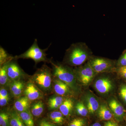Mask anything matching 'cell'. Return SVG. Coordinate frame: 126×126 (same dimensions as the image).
I'll return each mask as SVG.
<instances>
[{"instance_id": "6da1fadb", "label": "cell", "mask_w": 126, "mask_h": 126, "mask_svg": "<svg viewBox=\"0 0 126 126\" xmlns=\"http://www.w3.org/2000/svg\"><path fill=\"white\" fill-rule=\"evenodd\" d=\"M92 52L84 42L72 44L65 50L63 63L70 67H79L88 61Z\"/></svg>"}, {"instance_id": "7a4b0ae2", "label": "cell", "mask_w": 126, "mask_h": 126, "mask_svg": "<svg viewBox=\"0 0 126 126\" xmlns=\"http://www.w3.org/2000/svg\"><path fill=\"white\" fill-rule=\"evenodd\" d=\"M53 76L67 84L71 89L77 90V84L74 70L65 64L55 63L50 60Z\"/></svg>"}, {"instance_id": "3957f363", "label": "cell", "mask_w": 126, "mask_h": 126, "mask_svg": "<svg viewBox=\"0 0 126 126\" xmlns=\"http://www.w3.org/2000/svg\"><path fill=\"white\" fill-rule=\"evenodd\" d=\"M52 69L47 65L44 64L32 75V82L42 92H49L52 86Z\"/></svg>"}, {"instance_id": "277c9868", "label": "cell", "mask_w": 126, "mask_h": 126, "mask_svg": "<svg viewBox=\"0 0 126 126\" xmlns=\"http://www.w3.org/2000/svg\"><path fill=\"white\" fill-rule=\"evenodd\" d=\"M50 45L51 44L46 48L41 49L39 47L37 39H35L33 43L29 49L22 54L15 56L14 58L31 59L36 64L41 62L49 63L51 59L47 58L46 52Z\"/></svg>"}, {"instance_id": "5b68a950", "label": "cell", "mask_w": 126, "mask_h": 126, "mask_svg": "<svg viewBox=\"0 0 126 126\" xmlns=\"http://www.w3.org/2000/svg\"><path fill=\"white\" fill-rule=\"evenodd\" d=\"M88 62L96 74L111 71L115 69L116 63L109 59L94 56Z\"/></svg>"}, {"instance_id": "8992f818", "label": "cell", "mask_w": 126, "mask_h": 126, "mask_svg": "<svg viewBox=\"0 0 126 126\" xmlns=\"http://www.w3.org/2000/svg\"><path fill=\"white\" fill-rule=\"evenodd\" d=\"M76 78L83 85L90 83L96 74L88 62L74 69Z\"/></svg>"}, {"instance_id": "52a82bcc", "label": "cell", "mask_w": 126, "mask_h": 126, "mask_svg": "<svg viewBox=\"0 0 126 126\" xmlns=\"http://www.w3.org/2000/svg\"><path fill=\"white\" fill-rule=\"evenodd\" d=\"M16 59L7 63V71L9 79L13 81L18 80L24 76L25 73L17 63Z\"/></svg>"}, {"instance_id": "ba28073f", "label": "cell", "mask_w": 126, "mask_h": 126, "mask_svg": "<svg viewBox=\"0 0 126 126\" xmlns=\"http://www.w3.org/2000/svg\"><path fill=\"white\" fill-rule=\"evenodd\" d=\"M94 88L98 92L102 94H107L113 88L112 81L108 77H103L98 79L94 83Z\"/></svg>"}, {"instance_id": "9c48e42d", "label": "cell", "mask_w": 126, "mask_h": 126, "mask_svg": "<svg viewBox=\"0 0 126 126\" xmlns=\"http://www.w3.org/2000/svg\"><path fill=\"white\" fill-rule=\"evenodd\" d=\"M25 88L24 93L26 96L29 100L40 99L43 97V93L32 82L27 84Z\"/></svg>"}, {"instance_id": "30bf717a", "label": "cell", "mask_w": 126, "mask_h": 126, "mask_svg": "<svg viewBox=\"0 0 126 126\" xmlns=\"http://www.w3.org/2000/svg\"><path fill=\"white\" fill-rule=\"evenodd\" d=\"M53 84L54 89L57 94L65 96L70 94V87L67 84L59 79L56 78L54 79Z\"/></svg>"}, {"instance_id": "8fae6325", "label": "cell", "mask_w": 126, "mask_h": 126, "mask_svg": "<svg viewBox=\"0 0 126 126\" xmlns=\"http://www.w3.org/2000/svg\"><path fill=\"white\" fill-rule=\"evenodd\" d=\"M109 106L111 111L117 117L122 118L124 116L125 110L123 106L115 99L110 100Z\"/></svg>"}, {"instance_id": "7c38bea8", "label": "cell", "mask_w": 126, "mask_h": 126, "mask_svg": "<svg viewBox=\"0 0 126 126\" xmlns=\"http://www.w3.org/2000/svg\"><path fill=\"white\" fill-rule=\"evenodd\" d=\"M86 107L90 113H94L99 108L98 101L92 95H88L86 98Z\"/></svg>"}, {"instance_id": "4fadbf2b", "label": "cell", "mask_w": 126, "mask_h": 126, "mask_svg": "<svg viewBox=\"0 0 126 126\" xmlns=\"http://www.w3.org/2000/svg\"><path fill=\"white\" fill-rule=\"evenodd\" d=\"M29 101L26 96L21 97L15 102L14 107L16 110L20 112L26 111L29 106Z\"/></svg>"}, {"instance_id": "5bb4252c", "label": "cell", "mask_w": 126, "mask_h": 126, "mask_svg": "<svg viewBox=\"0 0 126 126\" xmlns=\"http://www.w3.org/2000/svg\"><path fill=\"white\" fill-rule=\"evenodd\" d=\"M24 84L22 81L19 80L14 81L10 86V90L14 96L18 97L20 96L24 90Z\"/></svg>"}, {"instance_id": "9a60e30c", "label": "cell", "mask_w": 126, "mask_h": 126, "mask_svg": "<svg viewBox=\"0 0 126 126\" xmlns=\"http://www.w3.org/2000/svg\"><path fill=\"white\" fill-rule=\"evenodd\" d=\"M73 104L72 99L70 98L65 99L60 107V111L64 116H68L73 110Z\"/></svg>"}, {"instance_id": "2e32d148", "label": "cell", "mask_w": 126, "mask_h": 126, "mask_svg": "<svg viewBox=\"0 0 126 126\" xmlns=\"http://www.w3.org/2000/svg\"><path fill=\"white\" fill-rule=\"evenodd\" d=\"M98 114L100 119L104 121H109L112 117V113L105 105H102L98 109Z\"/></svg>"}, {"instance_id": "e0dca14e", "label": "cell", "mask_w": 126, "mask_h": 126, "mask_svg": "<svg viewBox=\"0 0 126 126\" xmlns=\"http://www.w3.org/2000/svg\"><path fill=\"white\" fill-rule=\"evenodd\" d=\"M64 100L63 98L61 96L52 97L48 100V107L51 110L59 108Z\"/></svg>"}, {"instance_id": "ac0fdd59", "label": "cell", "mask_w": 126, "mask_h": 126, "mask_svg": "<svg viewBox=\"0 0 126 126\" xmlns=\"http://www.w3.org/2000/svg\"><path fill=\"white\" fill-rule=\"evenodd\" d=\"M44 109V104L41 101L34 103L32 106L31 112L32 114L35 117H39L43 113Z\"/></svg>"}, {"instance_id": "d6986e66", "label": "cell", "mask_w": 126, "mask_h": 126, "mask_svg": "<svg viewBox=\"0 0 126 126\" xmlns=\"http://www.w3.org/2000/svg\"><path fill=\"white\" fill-rule=\"evenodd\" d=\"M19 117L26 126H34V123L32 114L28 110L20 113Z\"/></svg>"}, {"instance_id": "ffe728a7", "label": "cell", "mask_w": 126, "mask_h": 126, "mask_svg": "<svg viewBox=\"0 0 126 126\" xmlns=\"http://www.w3.org/2000/svg\"><path fill=\"white\" fill-rule=\"evenodd\" d=\"M14 59V57L11 56L6 50L1 46L0 47V67L5 64L9 63Z\"/></svg>"}, {"instance_id": "44dd1931", "label": "cell", "mask_w": 126, "mask_h": 126, "mask_svg": "<svg viewBox=\"0 0 126 126\" xmlns=\"http://www.w3.org/2000/svg\"><path fill=\"white\" fill-rule=\"evenodd\" d=\"M7 63L0 67V84L2 86H5L7 84L9 79L7 71Z\"/></svg>"}, {"instance_id": "7402d4cb", "label": "cell", "mask_w": 126, "mask_h": 126, "mask_svg": "<svg viewBox=\"0 0 126 126\" xmlns=\"http://www.w3.org/2000/svg\"><path fill=\"white\" fill-rule=\"evenodd\" d=\"M63 115V113L59 111H54L50 113V118L54 123L60 124L64 121Z\"/></svg>"}, {"instance_id": "603a6c76", "label": "cell", "mask_w": 126, "mask_h": 126, "mask_svg": "<svg viewBox=\"0 0 126 126\" xmlns=\"http://www.w3.org/2000/svg\"><path fill=\"white\" fill-rule=\"evenodd\" d=\"M75 109L77 113L82 116H86L88 113V110L87 107L81 102L77 103L75 106Z\"/></svg>"}, {"instance_id": "cb8c5ba5", "label": "cell", "mask_w": 126, "mask_h": 126, "mask_svg": "<svg viewBox=\"0 0 126 126\" xmlns=\"http://www.w3.org/2000/svg\"><path fill=\"white\" fill-rule=\"evenodd\" d=\"M10 123L11 126H25L20 117L17 116H15L12 117Z\"/></svg>"}, {"instance_id": "d4e9b609", "label": "cell", "mask_w": 126, "mask_h": 126, "mask_svg": "<svg viewBox=\"0 0 126 126\" xmlns=\"http://www.w3.org/2000/svg\"><path fill=\"white\" fill-rule=\"evenodd\" d=\"M9 117L7 113H1L0 114V125L1 126H7L9 124Z\"/></svg>"}, {"instance_id": "484cf974", "label": "cell", "mask_w": 126, "mask_h": 126, "mask_svg": "<svg viewBox=\"0 0 126 126\" xmlns=\"http://www.w3.org/2000/svg\"><path fill=\"white\" fill-rule=\"evenodd\" d=\"M117 67L126 66V50L121 55L116 63Z\"/></svg>"}, {"instance_id": "4316f807", "label": "cell", "mask_w": 126, "mask_h": 126, "mask_svg": "<svg viewBox=\"0 0 126 126\" xmlns=\"http://www.w3.org/2000/svg\"><path fill=\"white\" fill-rule=\"evenodd\" d=\"M85 121L81 118H75L70 122L68 126H84Z\"/></svg>"}, {"instance_id": "83f0119b", "label": "cell", "mask_w": 126, "mask_h": 126, "mask_svg": "<svg viewBox=\"0 0 126 126\" xmlns=\"http://www.w3.org/2000/svg\"><path fill=\"white\" fill-rule=\"evenodd\" d=\"M119 95L126 103V84H122L119 89Z\"/></svg>"}, {"instance_id": "f1b7e54d", "label": "cell", "mask_w": 126, "mask_h": 126, "mask_svg": "<svg viewBox=\"0 0 126 126\" xmlns=\"http://www.w3.org/2000/svg\"><path fill=\"white\" fill-rule=\"evenodd\" d=\"M116 70L121 77L126 79V66L117 67Z\"/></svg>"}, {"instance_id": "f546056e", "label": "cell", "mask_w": 126, "mask_h": 126, "mask_svg": "<svg viewBox=\"0 0 126 126\" xmlns=\"http://www.w3.org/2000/svg\"><path fill=\"white\" fill-rule=\"evenodd\" d=\"M9 97H0V106L4 107L7 105L9 102Z\"/></svg>"}, {"instance_id": "4dcf8cb0", "label": "cell", "mask_w": 126, "mask_h": 126, "mask_svg": "<svg viewBox=\"0 0 126 126\" xmlns=\"http://www.w3.org/2000/svg\"><path fill=\"white\" fill-rule=\"evenodd\" d=\"M40 126H55L52 123L46 121H43L40 122Z\"/></svg>"}, {"instance_id": "1f68e13d", "label": "cell", "mask_w": 126, "mask_h": 126, "mask_svg": "<svg viewBox=\"0 0 126 126\" xmlns=\"http://www.w3.org/2000/svg\"><path fill=\"white\" fill-rule=\"evenodd\" d=\"M104 126H118L116 123L112 121H109L104 124Z\"/></svg>"}, {"instance_id": "d6a6232c", "label": "cell", "mask_w": 126, "mask_h": 126, "mask_svg": "<svg viewBox=\"0 0 126 126\" xmlns=\"http://www.w3.org/2000/svg\"><path fill=\"white\" fill-rule=\"evenodd\" d=\"M92 126H102L101 124L98 123H94V124H93Z\"/></svg>"}]
</instances>
